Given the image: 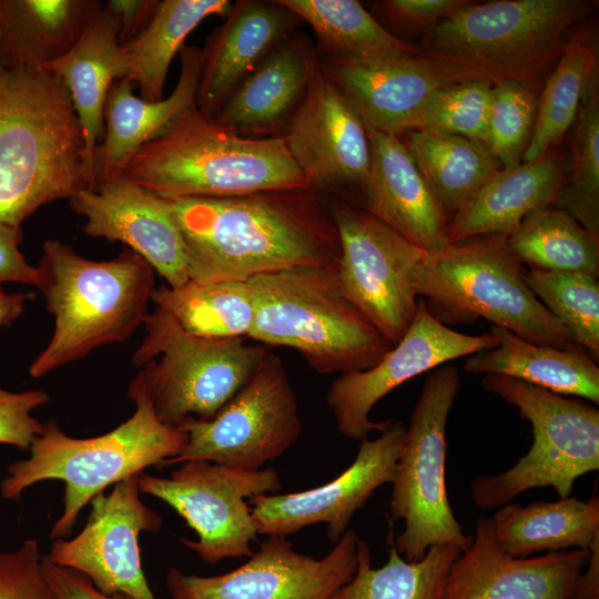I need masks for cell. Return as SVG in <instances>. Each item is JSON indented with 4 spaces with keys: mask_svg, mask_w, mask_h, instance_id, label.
Masks as SVG:
<instances>
[{
    "mask_svg": "<svg viewBox=\"0 0 599 599\" xmlns=\"http://www.w3.org/2000/svg\"><path fill=\"white\" fill-rule=\"evenodd\" d=\"M49 399L43 390L14 393L0 386V444L30 448L43 429L32 413Z\"/></svg>",
    "mask_w": 599,
    "mask_h": 599,
    "instance_id": "cell-45",
    "label": "cell"
},
{
    "mask_svg": "<svg viewBox=\"0 0 599 599\" xmlns=\"http://www.w3.org/2000/svg\"><path fill=\"white\" fill-rule=\"evenodd\" d=\"M118 34L119 23L103 4L73 48L42 68L61 79L70 94L83 134L88 187L97 184L93 153L104 130V106L110 88L115 80L128 75Z\"/></svg>",
    "mask_w": 599,
    "mask_h": 599,
    "instance_id": "cell-28",
    "label": "cell"
},
{
    "mask_svg": "<svg viewBox=\"0 0 599 599\" xmlns=\"http://www.w3.org/2000/svg\"><path fill=\"white\" fill-rule=\"evenodd\" d=\"M566 180L564 156L556 148L500 169L449 220V243L488 234L508 237L531 213L557 205Z\"/></svg>",
    "mask_w": 599,
    "mask_h": 599,
    "instance_id": "cell-27",
    "label": "cell"
},
{
    "mask_svg": "<svg viewBox=\"0 0 599 599\" xmlns=\"http://www.w3.org/2000/svg\"><path fill=\"white\" fill-rule=\"evenodd\" d=\"M469 0H382L373 3L377 21L393 35L406 41L425 37Z\"/></svg>",
    "mask_w": 599,
    "mask_h": 599,
    "instance_id": "cell-43",
    "label": "cell"
},
{
    "mask_svg": "<svg viewBox=\"0 0 599 599\" xmlns=\"http://www.w3.org/2000/svg\"><path fill=\"white\" fill-rule=\"evenodd\" d=\"M29 297L26 293H6L0 286V327L10 325L21 316Z\"/></svg>",
    "mask_w": 599,
    "mask_h": 599,
    "instance_id": "cell-50",
    "label": "cell"
},
{
    "mask_svg": "<svg viewBox=\"0 0 599 599\" xmlns=\"http://www.w3.org/2000/svg\"><path fill=\"white\" fill-rule=\"evenodd\" d=\"M180 77L171 94L158 102L135 97L126 79L115 80L104 106V138L93 153L97 182L123 173L131 158L191 109L195 108L202 49L184 45L179 52Z\"/></svg>",
    "mask_w": 599,
    "mask_h": 599,
    "instance_id": "cell-26",
    "label": "cell"
},
{
    "mask_svg": "<svg viewBox=\"0 0 599 599\" xmlns=\"http://www.w3.org/2000/svg\"><path fill=\"white\" fill-rule=\"evenodd\" d=\"M569 130L570 173L557 205L599 243V79L583 97Z\"/></svg>",
    "mask_w": 599,
    "mask_h": 599,
    "instance_id": "cell-39",
    "label": "cell"
},
{
    "mask_svg": "<svg viewBox=\"0 0 599 599\" xmlns=\"http://www.w3.org/2000/svg\"><path fill=\"white\" fill-rule=\"evenodd\" d=\"M498 345L493 334L468 335L454 331L419 298L415 316L397 344L370 368L339 375L329 386L326 404L337 430L362 440L370 432H384L392 420L373 422L378 400L407 380L438 366Z\"/></svg>",
    "mask_w": 599,
    "mask_h": 599,
    "instance_id": "cell-18",
    "label": "cell"
},
{
    "mask_svg": "<svg viewBox=\"0 0 599 599\" xmlns=\"http://www.w3.org/2000/svg\"><path fill=\"white\" fill-rule=\"evenodd\" d=\"M460 552L454 545H436L423 559L407 561L392 544L387 562L373 568L370 549L358 538L355 573L331 599H441L449 568Z\"/></svg>",
    "mask_w": 599,
    "mask_h": 599,
    "instance_id": "cell-37",
    "label": "cell"
},
{
    "mask_svg": "<svg viewBox=\"0 0 599 599\" xmlns=\"http://www.w3.org/2000/svg\"><path fill=\"white\" fill-rule=\"evenodd\" d=\"M303 21L281 0H240L207 37L196 109L214 118L242 81Z\"/></svg>",
    "mask_w": 599,
    "mask_h": 599,
    "instance_id": "cell-23",
    "label": "cell"
},
{
    "mask_svg": "<svg viewBox=\"0 0 599 599\" xmlns=\"http://www.w3.org/2000/svg\"><path fill=\"white\" fill-rule=\"evenodd\" d=\"M525 281L536 297L567 328L573 342L599 361V282L578 272L528 266Z\"/></svg>",
    "mask_w": 599,
    "mask_h": 599,
    "instance_id": "cell-40",
    "label": "cell"
},
{
    "mask_svg": "<svg viewBox=\"0 0 599 599\" xmlns=\"http://www.w3.org/2000/svg\"><path fill=\"white\" fill-rule=\"evenodd\" d=\"M498 345L467 357L469 374L516 378L564 396H579L599 404V367L578 344L559 348L528 342L510 331L491 325Z\"/></svg>",
    "mask_w": 599,
    "mask_h": 599,
    "instance_id": "cell-29",
    "label": "cell"
},
{
    "mask_svg": "<svg viewBox=\"0 0 599 599\" xmlns=\"http://www.w3.org/2000/svg\"><path fill=\"white\" fill-rule=\"evenodd\" d=\"M460 387L456 366L433 369L406 427L392 481L389 518L404 521L403 531L392 544L407 561L423 559L436 545H454L463 552L474 539L456 519L446 487V426Z\"/></svg>",
    "mask_w": 599,
    "mask_h": 599,
    "instance_id": "cell-10",
    "label": "cell"
},
{
    "mask_svg": "<svg viewBox=\"0 0 599 599\" xmlns=\"http://www.w3.org/2000/svg\"><path fill=\"white\" fill-rule=\"evenodd\" d=\"M102 6L99 0H0V63L42 70L73 48Z\"/></svg>",
    "mask_w": 599,
    "mask_h": 599,
    "instance_id": "cell-30",
    "label": "cell"
},
{
    "mask_svg": "<svg viewBox=\"0 0 599 599\" xmlns=\"http://www.w3.org/2000/svg\"><path fill=\"white\" fill-rule=\"evenodd\" d=\"M123 174L166 200L309 187L283 136L240 135L196 106L144 144Z\"/></svg>",
    "mask_w": 599,
    "mask_h": 599,
    "instance_id": "cell-5",
    "label": "cell"
},
{
    "mask_svg": "<svg viewBox=\"0 0 599 599\" xmlns=\"http://www.w3.org/2000/svg\"><path fill=\"white\" fill-rule=\"evenodd\" d=\"M128 395L135 410L113 430L73 438L51 418L31 444L30 456L8 466L0 484L4 499H19L26 489L43 480L64 483L63 511L51 529L52 540L69 537L82 508L106 487L149 466L161 467L185 446L186 433L163 424L155 415L139 373Z\"/></svg>",
    "mask_w": 599,
    "mask_h": 599,
    "instance_id": "cell-4",
    "label": "cell"
},
{
    "mask_svg": "<svg viewBox=\"0 0 599 599\" xmlns=\"http://www.w3.org/2000/svg\"><path fill=\"white\" fill-rule=\"evenodd\" d=\"M597 4L593 0L470 1L423 37L416 47L424 52L542 74L558 61L568 31Z\"/></svg>",
    "mask_w": 599,
    "mask_h": 599,
    "instance_id": "cell-11",
    "label": "cell"
},
{
    "mask_svg": "<svg viewBox=\"0 0 599 599\" xmlns=\"http://www.w3.org/2000/svg\"><path fill=\"white\" fill-rule=\"evenodd\" d=\"M283 138L311 189L361 205L372 170L369 136L319 60Z\"/></svg>",
    "mask_w": 599,
    "mask_h": 599,
    "instance_id": "cell-17",
    "label": "cell"
},
{
    "mask_svg": "<svg viewBox=\"0 0 599 599\" xmlns=\"http://www.w3.org/2000/svg\"><path fill=\"white\" fill-rule=\"evenodd\" d=\"M599 79L598 44L586 31L572 34L547 79L522 162L557 148L570 129L590 85Z\"/></svg>",
    "mask_w": 599,
    "mask_h": 599,
    "instance_id": "cell-35",
    "label": "cell"
},
{
    "mask_svg": "<svg viewBox=\"0 0 599 599\" xmlns=\"http://www.w3.org/2000/svg\"><path fill=\"white\" fill-rule=\"evenodd\" d=\"M44 576L58 599H133L124 593L104 595L83 575L58 566L42 556Z\"/></svg>",
    "mask_w": 599,
    "mask_h": 599,
    "instance_id": "cell-47",
    "label": "cell"
},
{
    "mask_svg": "<svg viewBox=\"0 0 599 599\" xmlns=\"http://www.w3.org/2000/svg\"><path fill=\"white\" fill-rule=\"evenodd\" d=\"M70 94L45 70L0 63V221L13 226L88 186Z\"/></svg>",
    "mask_w": 599,
    "mask_h": 599,
    "instance_id": "cell-2",
    "label": "cell"
},
{
    "mask_svg": "<svg viewBox=\"0 0 599 599\" xmlns=\"http://www.w3.org/2000/svg\"><path fill=\"white\" fill-rule=\"evenodd\" d=\"M328 203L339 237L342 293L394 346L417 309L415 278L425 251L358 205Z\"/></svg>",
    "mask_w": 599,
    "mask_h": 599,
    "instance_id": "cell-13",
    "label": "cell"
},
{
    "mask_svg": "<svg viewBox=\"0 0 599 599\" xmlns=\"http://www.w3.org/2000/svg\"><path fill=\"white\" fill-rule=\"evenodd\" d=\"M318 59L363 122L396 136L405 133L413 115L443 88L474 80L535 81L541 75L526 69L419 50L365 61Z\"/></svg>",
    "mask_w": 599,
    "mask_h": 599,
    "instance_id": "cell-15",
    "label": "cell"
},
{
    "mask_svg": "<svg viewBox=\"0 0 599 599\" xmlns=\"http://www.w3.org/2000/svg\"><path fill=\"white\" fill-rule=\"evenodd\" d=\"M159 0H109L104 7L119 23V43L133 40L150 22Z\"/></svg>",
    "mask_w": 599,
    "mask_h": 599,
    "instance_id": "cell-48",
    "label": "cell"
},
{
    "mask_svg": "<svg viewBox=\"0 0 599 599\" xmlns=\"http://www.w3.org/2000/svg\"><path fill=\"white\" fill-rule=\"evenodd\" d=\"M507 244L527 266L599 276V243L557 205L528 215L507 237Z\"/></svg>",
    "mask_w": 599,
    "mask_h": 599,
    "instance_id": "cell-38",
    "label": "cell"
},
{
    "mask_svg": "<svg viewBox=\"0 0 599 599\" xmlns=\"http://www.w3.org/2000/svg\"><path fill=\"white\" fill-rule=\"evenodd\" d=\"M23 234L21 227L0 221V286L2 283L38 285V268L30 265L19 244Z\"/></svg>",
    "mask_w": 599,
    "mask_h": 599,
    "instance_id": "cell-46",
    "label": "cell"
},
{
    "mask_svg": "<svg viewBox=\"0 0 599 599\" xmlns=\"http://www.w3.org/2000/svg\"><path fill=\"white\" fill-rule=\"evenodd\" d=\"M227 0H161L144 28L122 44L128 64L126 80L139 89L145 101L163 100L171 61L184 47L186 37L210 16L226 17Z\"/></svg>",
    "mask_w": 599,
    "mask_h": 599,
    "instance_id": "cell-32",
    "label": "cell"
},
{
    "mask_svg": "<svg viewBox=\"0 0 599 599\" xmlns=\"http://www.w3.org/2000/svg\"><path fill=\"white\" fill-rule=\"evenodd\" d=\"M317 50L300 32L280 43L212 120L248 138L283 136L307 92Z\"/></svg>",
    "mask_w": 599,
    "mask_h": 599,
    "instance_id": "cell-25",
    "label": "cell"
},
{
    "mask_svg": "<svg viewBox=\"0 0 599 599\" xmlns=\"http://www.w3.org/2000/svg\"><path fill=\"white\" fill-rule=\"evenodd\" d=\"M589 551L571 549L516 558L479 518L470 547L451 564L441 599H572Z\"/></svg>",
    "mask_w": 599,
    "mask_h": 599,
    "instance_id": "cell-22",
    "label": "cell"
},
{
    "mask_svg": "<svg viewBox=\"0 0 599 599\" xmlns=\"http://www.w3.org/2000/svg\"><path fill=\"white\" fill-rule=\"evenodd\" d=\"M572 599H599V537L589 548L588 562L575 583Z\"/></svg>",
    "mask_w": 599,
    "mask_h": 599,
    "instance_id": "cell-49",
    "label": "cell"
},
{
    "mask_svg": "<svg viewBox=\"0 0 599 599\" xmlns=\"http://www.w3.org/2000/svg\"><path fill=\"white\" fill-rule=\"evenodd\" d=\"M139 489L169 505L197 535L181 538L204 562L251 557L257 540L252 509L246 499L281 489L272 469L243 470L206 460H189L167 478L141 473Z\"/></svg>",
    "mask_w": 599,
    "mask_h": 599,
    "instance_id": "cell-14",
    "label": "cell"
},
{
    "mask_svg": "<svg viewBox=\"0 0 599 599\" xmlns=\"http://www.w3.org/2000/svg\"><path fill=\"white\" fill-rule=\"evenodd\" d=\"M490 521L499 546L516 558L571 547L589 551L599 537V496L593 491L587 500L569 496L525 506L508 502Z\"/></svg>",
    "mask_w": 599,
    "mask_h": 599,
    "instance_id": "cell-31",
    "label": "cell"
},
{
    "mask_svg": "<svg viewBox=\"0 0 599 599\" xmlns=\"http://www.w3.org/2000/svg\"><path fill=\"white\" fill-rule=\"evenodd\" d=\"M404 141L450 220L501 167L484 144L465 136L418 130Z\"/></svg>",
    "mask_w": 599,
    "mask_h": 599,
    "instance_id": "cell-33",
    "label": "cell"
},
{
    "mask_svg": "<svg viewBox=\"0 0 599 599\" xmlns=\"http://www.w3.org/2000/svg\"><path fill=\"white\" fill-rule=\"evenodd\" d=\"M524 272L506 236L478 235L425 252L415 288L436 307L437 318L484 317L531 343L559 348L576 344L531 292Z\"/></svg>",
    "mask_w": 599,
    "mask_h": 599,
    "instance_id": "cell-7",
    "label": "cell"
},
{
    "mask_svg": "<svg viewBox=\"0 0 599 599\" xmlns=\"http://www.w3.org/2000/svg\"><path fill=\"white\" fill-rule=\"evenodd\" d=\"M481 384L518 408L531 425L532 443L509 469L473 480L478 508L497 509L534 488L552 487L566 498L576 479L599 469L598 408L508 376L486 374Z\"/></svg>",
    "mask_w": 599,
    "mask_h": 599,
    "instance_id": "cell-8",
    "label": "cell"
},
{
    "mask_svg": "<svg viewBox=\"0 0 599 599\" xmlns=\"http://www.w3.org/2000/svg\"><path fill=\"white\" fill-rule=\"evenodd\" d=\"M138 476L93 497L83 529L72 539L53 540L47 557L85 576L104 595L155 599L142 569L139 536L159 531L163 521L142 501Z\"/></svg>",
    "mask_w": 599,
    "mask_h": 599,
    "instance_id": "cell-19",
    "label": "cell"
},
{
    "mask_svg": "<svg viewBox=\"0 0 599 599\" xmlns=\"http://www.w3.org/2000/svg\"><path fill=\"white\" fill-rule=\"evenodd\" d=\"M357 534L347 529L322 559L296 551L287 537L268 536L236 569L216 576L171 568L172 599H331L357 567Z\"/></svg>",
    "mask_w": 599,
    "mask_h": 599,
    "instance_id": "cell-16",
    "label": "cell"
},
{
    "mask_svg": "<svg viewBox=\"0 0 599 599\" xmlns=\"http://www.w3.org/2000/svg\"><path fill=\"white\" fill-rule=\"evenodd\" d=\"M248 283L255 300L248 337L296 349L319 374L368 369L393 347L343 295L337 268L294 267Z\"/></svg>",
    "mask_w": 599,
    "mask_h": 599,
    "instance_id": "cell-6",
    "label": "cell"
},
{
    "mask_svg": "<svg viewBox=\"0 0 599 599\" xmlns=\"http://www.w3.org/2000/svg\"><path fill=\"white\" fill-rule=\"evenodd\" d=\"M186 444L161 467L206 460L260 470L298 439L302 423L295 392L281 358L266 352L252 375L210 420L186 419Z\"/></svg>",
    "mask_w": 599,
    "mask_h": 599,
    "instance_id": "cell-12",
    "label": "cell"
},
{
    "mask_svg": "<svg viewBox=\"0 0 599 599\" xmlns=\"http://www.w3.org/2000/svg\"><path fill=\"white\" fill-rule=\"evenodd\" d=\"M494 84L486 80H474L436 91L408 121L405 133L437 131L484 144Z\"/></svg>",
    "mask_w": 599,
    "mask_h": 599,
    "instance_id": "cell-42",
    "label": "cell"
},
{
    "mask_svg": "<svg viewBox=\"0 0 599 599\" xmlns=\"http://www.w3.org/2000/svg\"><path fill=\"white\" fill-rule=\"evenodd\" d=\"M152 301L185 332L201 337L246 338L255 316V300L248 282L189 280L179 287L155 288Z\"/></svg>",
    "mask_w": 599,
    "mask_h": 599,
    "instance_id": "cell-36",
    "label": "cell"
},
{
    "mask_svg": "<svg viewBox=\"0 0 599 599\" xmlns=\"http://www.w3.org/2000/svg\"><path fill=\"white\" fill-rule=\"evenodd\" d=\"M70 204L87 219L85 234L125 244L169 287L189 281L184 240L167 200L122 173L82 189Z\"/></svg>",
    "mask_w": 599,
    "mask_h": 599,
    "instance_id": "cell-21",
    "label": "cell"
},
{
    "mask_svg": "<svg viewBox=\"0 0 599 599\" xmlns=\"http://www.w3.org/2000/svg\"><path fill=\"white\" fill-rule=\"evenodd\" d=\"M0 599H58L44 576L37 539L0 552Z\"/></svg>",
    "mask_w": 599,
    "mask_h": 599,
    "instance_id": "cell-44",
    "label": "cell"
},
{
    "mask_svg": "<svg viewBox=\"0 0 599 599\" xmlns=\"http://www.w3.org/2000/svg\"><path fill=\"white\" fill-rule=\"evenodd\" d=\"M534 82L505 79L493 85L484 145L502 169L522 163L538 108Z\"/></svg>",
    "mask_w": 599,
    "mask_h": 599,
    "instance_id": "cell-41",
    "label": "cell"
},
{
    "mask_svg": "<svg viewBox=\"0 0 599 599\" xmlns=\"http://www.w3.org/2000/svg\"><path fill=\"white\" fill-rule=\"evenodd\" d=\"M132 363L158 418L171 427L212 419L252 375L266 349L245 338H209L185 332L155 307Z\"/></svg>",
    "mask_w": 599,
    "mask_h": 599,
    "instance_id": "cell-9",
    "label": "cell"
},
{
    "mask_svg": "<svg viewBox=\"0 0 599 599\" xmlns=\"http://www.w3.org/2000/svg\"><path fill=\"white\" fill-rule=\"evenodd\" d=\"M37 268V287L54 317V329L29 367L33 378L97 347L126 341L150 314L155 271L128 247L112 260L93 261L49 240Z\"/></svg>",
    "mask_w": 599,
    "mask_h": 599,
    "instance_id": "cell-3",
    "label": "cell"
},
{
    "mask_svg": "<svg viewBox=\"0 0 599 599\" xmlns=\"http://www.w3.org/2000/svg\"><path fill=\"white\" fill-rule=\"evenodd\" d=\"M167 202L184 240L191 281L248 282L294 267L338 266L341 245L329 203L311 187Z\"/></svg>",
    "mask_w": 599,
    "mask_h": 599,
    "instance_id": "cell-1",
    "label": "cell"
},
{
    "mask_svg": "<svg viewBox=\"0 0 599 599\" xmlns=\"http://www.w3.org/2000/svg\"><path fill=\"white\" fill-rule=\"evenodd\" d=\"M405 440L406 426L392 423L377 438L362 439L354 461L328 483L297 493L250 498L257 535L288 537L305 527L327 524L328 540L336 544L375 490L392 484Z\"/></svg>",
    "mask_w": 599,
    "mask_h": 599,
    "instance_id": "cell-20",
    "label": "cell"
},
{
    "mask_svg": "<svg viewBox=\"0 0 599 599\" xmlns=\"http://www.w3.org/2000/svg\"><path fill=\"white\" fill-rule=\"evenodd\" d=\"M318 41L317 53L328 60H376L418 51L387 31L357 0H281Z\"/></svg>",
    "mask_w": 599,
    "mask_h": 599,
    "instance_id": "cell-34",
    "label": "cell"
},
{
    "mask_svg": "<svg viewBox=\"0 0 599 599\" xmlns=\"http://www.w3.org/2000/svg\"><path fill=\"white\" fill-rule=\"evenodd\" d=\"M365 126L372 148V170L358 206L425 252L448 245L449 220L404 141Z\"/></svg>",
    "mask_w": 599,
    "mask_h": 599,
    "instance_id": "cell-24",
    "label": "cell"
}]
</instances>
